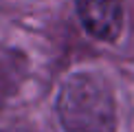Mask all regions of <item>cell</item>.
<instances>
[{
  "instance_id": "6da1fadb",
  "label": "cell",
  "mask_w": 134,
  "mask_h": 132,
  "mask_svg": "<svg viewBox=\"0 0 134 132\" xmlns=\"http://www.w3.org/2000/svg\"><path fill=\"white\" fill-rule=\"evenodd\" d=\"M55 110L66 132H116L114 92L97 70H77L66 77Z\"/></svg>"
},
{
  "instance_id": "7a4b0ae2",
  "label": "cell",
  "mask_w": 134,
  "mask_h": 132,
  "mask_svg": "<svg viewBox=\"0 0 134 132\" xmlns=\"http://www.w3.org/2000/svg\"><path fill=\"white\" fill-rule=\"evenodd\" d=\"M83 29L94 40L114 42L123 29V0H75Z\"/></svg>"
}]
</instances>
